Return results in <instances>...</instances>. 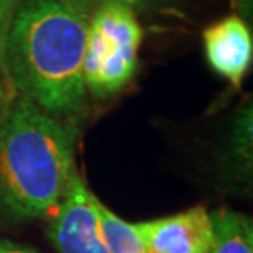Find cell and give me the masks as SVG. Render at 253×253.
<instances>
[{
  "label": "cell",
  "mask_w": 253,
  "mask_h": 253,
  "mask_svg": "<svg viewBox=\"0 0 253 253\" xmlns=\"http://www.w3.org/2000/svg\"><path fill=\"white\" fill-rule=\"evenodd\" d=\"M90 13L66 0H23L7 42L15 90L69 122L85 105L83 61Z\"/></svg>",
  "instance_id": "1"
},
{
  "label": "cell",
  "mask_w": 253,
  "mask_h": 253,
  "mask_svg": "<svg viewBox=\"0 0 253 253\" xmlns=\"http://www.w3.org/2000/svg\"><path fill=\"white\" fill-rule=\"evenodd\" d=\"M76 128L17 95L0 125V207L44 219L61 204L74 166Z\"/></svg>",
  "instance_id": "2"
},
{
  "label": "cell",
  "mask_w": 253,
  "mask_h": 253,
  "mask_svg": "<svg viewBox=\"0 0 253 253\" xmlns=\"http://www.w3.org/2000/svg\"><path fill=\"white\" fill-rule=\"evenodd\" d=\"M143 30L133 8L102 5L90 12L83 78L94 97H109L122 90L138 68Z\"/></svg>",
  "instance_id": "3"
},
{
  "label": "cell",
  "mask_w": 253,
  "mask_h": 253,
  "mask_svg": "<svg viewBox=\"0 0 253 253\" xmlns=\"http://www.w3.org/2000/svg\"><path fill=\"white\" fill-rule=\"evenodd\" d=\"M97 201L74 169L49 230L59 253H109L100 232Z\"/></svg>",
  "instance_id": "4"
},
{
  "label": "cell",
  "mask_w": 253,
  "mask_h": 253,
  "mask_svg": "<svg viewBox=\"0 0 253 253\" xmlns=\"http://www.w3.org/2000/svg\"><path fill=\"white\" fill-rule=\"evenodd\" d=\"M148 253H209L212 220L204 206L163 219L133 224Z\"/></svg>",
  "instance_id": "5"
},
{
  "label": "cell",
  "mask_w": 253,
  "mask_h": 253,
  "mask_svg": "<svg viewBox=\"0 0 253 253\" xmlns=\"http://www.w3.org/2000/svg\"><path fill=\"white\" fill-rule=\"evenodd\" d=\"M202 43L211 68L232 85H240L253 59V38L245 20L239 15L217 20L202 32Z\"/></svg>",
  "instance_id": "6"
},
{
  "label": "cell",
  "mask_w": 253,
  "mask_h": 253,
  "mask_svg": "<svg viewBox=\"0 0 253 253\" xmlns=\"http://www.w3.org/2000/svg\"><path fill=\"white\" fill-rule=\"evenodd\" d=\"M212 244L209 253H253L252 220L230 209L211 214Z\"/></svg>",
  "instance_id": "7"
},
{
  "label": "cell",
  "mask_w": 253,
  "mask_h": 253,
  "mask_svg": "<svg viewBox=\"0 0 253 253\" xmlns=\"http://www.w3.org/2000/svg\"><path fill=\"white\" fill-rule=\"evenodd\" d=\"M97 212L100 232L109 253H148L133 224L117 217L100 201H97Z\"/></svg>",
  "instance_id": "8"
},
{
  "label": "cell",
  "mask_w": 253,
  "mask_h": 253,
  "mask_svg": "<svg viewBox=\"0 0 253 253\" xmlns=\"http://www.w3.org/2000/svg\"><path fill=\"white\" fill-rule=\"evenodd\" d=\"M22 2L23 0H0V73L5 76L7 81H10L7 69V42L13 18L17 15Z\"/></svg>",
  "instance_id": "9"
},
{
  "label": "cell",
  "mask_w": 253,
  "mask_h": 253,
  "mask_svg": "<svg viewBox=\"0 0 253 253\" xmlns=\"http://www.w3.org/2000/svg\"><path fill=\"white\" fill-rule=\"evenodd\" d=\"M66 2H71L74 5H78L85 12H92L94 8L102 7V5H125V7L130 8H148V7H155L161 2H166V0H66Z\"/></svg>",
  "instance_id": "10"
},
{
  "label": "cell",
  "mask_w": 253,
  "mask_h": 253,
  "mask_svg": "<svg viewBox=\"0 0 253 253\" xmlns=\"http://www.w3.org/2000/svg\"><path fill=\"white\" fill-rule=\"evenodd\" d=\"M15 99H17V90H15L12 83L5 79V76L0 73V125L7 119Z\"/></svg>",
  "instance_id": "11"
},
{
  "label": "cell",
  "mask_w": 253,
  "mask_h": 253,
  "mask_svg": "<svg viewBox=\"0 0 253 253\" xmlns=\"http://www.w3.org/2000/svg\"><path fill=\"white\" fill-rule=\"evenodd\" d=\"M0 253H38L37 250L30 249V247L15 244V242L0 239Z\"/></svg>",
  "instance_id": "12"
},
{
  "label": "cell",
  "mask_w": 253,
  "mask_h": 253,
  "mask_svg": "<svg viewBox=\"0 0 253 253\" xmlns=\"http://www.w3.org/2000/svg\"><path fill=\"white\" fill-rule=\"evenodd\" d=\"M237 7L242 10V13L250 17L252 15V5H253V0H235Z\"/></svg>",
  "instance_id": "13"
}]
</instances>
